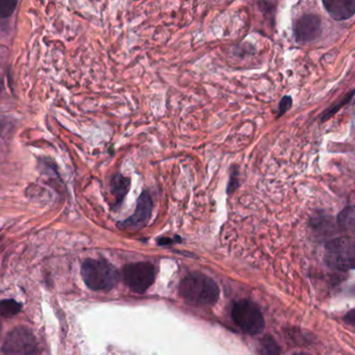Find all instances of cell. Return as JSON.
I'll list each match as a JSON object with an SVG mask.
<instances>
[{
  "instance_id": "obj_8",
  "label": "cell",
  "mask_w": 355,
  "mask_h": 355,
  "mask_svg": "<svg viewBox=\"0 0 355 355\" xmlns=\"http://www.w3.org/2000/svg\"><path fill=\"white\" fill-rule=\"evenodd\" d=\"M322 31L321 19L316 15L306 14L300 17L294 25V35L300 43L314 41Z\"/></svg>"
},
{
  "instance_id": "obj_17",
  "label": "cell",
  "mask_w": 355,
  "mask_h": 355,
  "mask_svg": "<svg viewBox=\"0 0 355 355\" xmlns=\"http://www.w3.org/2000/svg\"><path fill=\"white\" fill-rule=\"evenodd\" d=\"M344 321H345L347 324L354 325V327H355V308L346 314V316L344 317Z\"/></svg>"
},
{
  "instance_id": "obj_19",
  "label": "cell",
  "mask_w": 355,
  "mask_h": 355,
  "mask_svg": "<svg viewBox=\"0 0 355 355\" xmlns=\"http://www.w3.org/2000/svg\"><path fill=\"white\" fill-rule=\"evenodd\" d=\"M294 355H310V354H294Z\"/></svg>"
},
{
  "instance_id": "obj_7",
  "label": "cell",
  "mask_w": 355,
  "mask_h": 355,
  "mask_svg": "<svg viewBox=\"0 0 355 355\" xmlns=\"http://www.w3.org/2000/svg\"><path fill=\"white\" fill-rule=\"evenodd\" d=\"M152 210H153V200L147 191H144L137 200V210H135V214L127 220L119 223V226L127 229H141L149 222Z\"/></svg>"
},
{
  "instance_id": "obj_3",
  "label": "cell",
  "mask_w": 355,
  "mask_h": 355,
  "mask_svg": "<svg viewBox=\"0 0 355 355\" xmlns=\"http://www.w3.org/2000/svg\"><path fill=\"white\" fill-rule=\"evenodd\" d=\"M324 262L334 270L347 272L355 269V238L341 237L331 240L324 250Z\"/></svg>"
},
{
  "instance_id": "obj_15",
  "label": "cell",
  "mask_w": 355,
  "mask_h": 355,
  "mask_svg": "<svg viewBox=\"0 0 355 355\" xmlns=\"http://www.w3.org/2000/svg\"><path fill=\"white\" fill-rule=\"evenodd\" d=\"M238 168L237 167H234L233 169H232L231 175H230V181H229V185H227V193L231 194L233 193V191H235L236 189L238 188V183H239V181H238Z\"/></svg>"
},
{
  "instance_id": "obj_1",
  "label": "cell",
  "mask_w": 355,
  "mask_h": 355,
  "mask_svg": "<svg viewBox=\"0 0 355 355\" xmlns=\"http://www.w3.org/2000/svg\"><path fill=\"white\" fill-rule=\"evenodd\" d=\"M180 294L190 304L211 306L218 300L219 290L216 283L206 275L192 273L180 283Z\"/></svg>"
},
{
  "instance_id": "obj_2",
  "label": "cell",
  "mask_w": 355,
  "mask_h": 355,
  "mask_svg": "<svg viewBox=\"0 0 355 355\" xmlns=\"http://www.w3.org/2000/svg\"><path fill=\"white\" fill-rule=\"evenodd\" d=\"M81 275L85 285L93 291L110 290L119 279L118 271L104 260L85 261L81 266Z\"/></svg>"
},
{
  "instance_id": "obj_4",
  "label": "cell",
  "mask_w": 355,
  "mask_h": 355,
  "mask_svg": "<svg viewBox=\"0 0 355 355\" xmlns=\"http://www.w3.org/2000/svg\"><path fill=\"white\" fill-rule=\"evenodd\" d=\"M236 324L248 335H259L264 329V318L258 306L248 300L237 302L232 310Z\"/></svg>"
},
{
  "instance_id": "obj_18",
  "label": "cell",
  "mask_w": 355,
  "mask_h": 355,
  "mask_svg": "<svg viewBox=\"0 0 355 355\" xmlns=\"http://www.w3.org/2000/svg\"><path fill=\"white\" fill-rule=\"evenodd\" d=\"M104 355H139L135 354H131L128 352H122V350H110V352H106Z\"/></svg>"
},
{
  "instance_id": "obj_6",
  "label": "cell",
  "mask_w": 355,
  "mask_h": 355,
  "mask_svg": "<svg viewBox=\"0 0 355 355\" xmlns=\"http://www.w3.org/2000/svg\"><path fill=\"white\" fill-rule=\"evenodd\" d=\"M124 277L132 291L144 293L153 285L155 269L150 263H135L125 268Z\"/></svg>"
},
{
  "instance_id": "obj_5",
  "label": "cell",
  "mask_w": 355,
  "mask_h": 355,
  "mask_svg": "<svg viewBox=\"0 0 355 355\" xmlns=\"http://www.w3.org/2000/svg\"><path fill=\"white\" fill-rule=\"evenodd\" d=\"M2 350L4 355H37V339L26 327H16L8 333Z\"/></svg>"
},
{
  "instance_id": "obj_16",
  "label": "cell",
  "mask_w": 355,
  "mask_h": 355,
  "mask_svg": "<svg viewBox=\"0 0 355 355\" xmlns=\"http://www.w3.org/2000/svg\"><path fill=\"white\" fill-rule=\"evenodd\" d=\"M292 106V99L289 96H286L282 99V101L279 102V116H282V115L285 114Z\"/></svg>"
},
{
  "instance_id": "obj_20",
  "label": "cell",
  "mask_w": 355,
  "mask_h": 355,
  "mask_svg": "<svg viewBox=\"0 0 355 355\" xmlns=\"http://www.w3.org/2000/svg\"><path fill=\"white\" fill-rule=\"evenodd\" d=\"M0 331H1V324H0Z\"/></svg>"
},
{
  "instance_id": "obj_14",
  "label": "cell",
  "mask_w": 355,
  "mask_h": 355,
  "mask_svg": "<svg viewBox=\"0 0 355 355\" xmlns=\"http://www.w3.org/2000/svg\"><path fill=\"white\" fill-rule=\"evenodd\" d=\"M263 355H279V349L277 343L272 339H266L263 343Z\"/></svg>"
},
{
  "instance_id": "obj_12",
  "label": "cell",
  "mask_w": 355,
  "mask_h": 355,
  "mask_svg": "<svg viewBox=\"0 0 355 355\" xmlns=\"http://www.w3.org/2000/svg\"><path fill=\"white\" fill-rule=\"evenodd\" d=\"M22 306L16 300L6 299L0 302V317L10 318L16 316L20 312Z\"/></svg>"
},
{
  "instance_id": "obj_11",
  "label": "cell",
  "mask_w": 355,
  "mask_h": 355,
  "mask_svg": "<svg viewBox=\"0 0 355 355\" xmlns=\"http://www.w3.org/2000/svg\"><path fill=\"white\" fill-rule=\"evenodd\" d=\"M338 223L342 229L355 236V206L344 208L338 216Z\"/></svg>"
},
{
  "instance_id": "obj_10",
  "label": "cell",
  "mask_w": 355,
  "mask_h": 355,
  "mask_svg": "<svg viewBox=\"0 0 355 355\" xmlns=\"http://www.w3.org/2000/svg\"><path fill=\"white\" fill-rule=\"evenodd\" d=\"M130 177L122 174H116L110 181V193L114 197V206H120L124 201L125 197L130 190Z\"/></svg>"
},
{
  "instance_id": "obj_13",
  "label": "cell",
  "mask_w": 355,
  "mask_h": 355,
  "mask_svg": "<svg viewBox=\"0 0 355 355\" xmlns=\"http://www.w3.org/2000/svg\"><path fill=\"white\" fill-rule=\"evenodd\" d=\"M17 1L14 0H0V17L8 18L14 13Z\"/></svg>"
},
{
  "instance_id": "obj_9",
  "label": "cell",
  "mask_w": 355,
  "mask_h": 355,
  "mask_svg": "<svg viewBox=\"0 0 355 355\" xmlns=\"http://www.w3.org/2000/svg\"><path fill=\"white\" fill-rule=\"evenodd\" d=\"M323 6L337 21L347 20L355 14V0H324Z\"/></svg>"
}]
</instances>
